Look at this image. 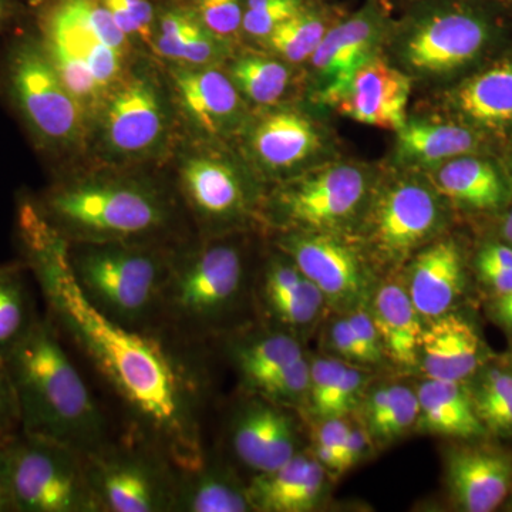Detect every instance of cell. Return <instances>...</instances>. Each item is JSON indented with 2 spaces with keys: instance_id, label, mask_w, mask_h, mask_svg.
Instances as JSON below:
<instances>
[{
  "instance_id": "obj_47",
  "label": "cell",
  "mask_w": 512,
  "mask_h": 512,
  "mask_svg": "<svg viewBox=\"0 0 512 512\" xmlns=\"http://www.w3.org/2000/svg\"><path fill=\"white\" fill-rule=\"evenodd\" d=\"M370 444H372V436H370L367 427L350 424L348 443H346L345 454H343V473H346L363 460Z\"/></svg>"
},
{
  "instance_id": "obj_10",
  "label": "cell",
  "mask_w": 512,
  "mask_h": 512,
  "mask_svg": "<svg viewBox=\"0 0 512 512\" xmlns=\"http://www.w3.org/2000/svg\"><path fill=\"white\" fill-rule=\"evenodd\" d=\"M404 23L403 59L427 76H443L480 56L493 22L467 0H413Z\"/></svg>"
},
{
  "instance_id": "obj_34",
  "label": "cell",
  "mask_w": 512,
  "mask_h": 512,
  "mask_svg": "<svg viewBox=\"0 0 512 512\" xmlns=\"http://www.w3.org/2000/svg\"><path fill=\"white\" fill-rule=\"evenodd\" d=\"M26 269L23 262L0 265V357L8 356L40 318Z\"/></svg>"
},
{
  "instance_id": "obj_28",
  "label": "cell",
  "mask_w": 512,
  "mask_h": 512,
  "mask_svg": "<svg viewBox=\"0 0 512 512\" xmlns=\"http://www.w3.org/2000/svg\"><path fill=\"white\" fill-rule=\"evenodd\" d=\"M429 183L443 197L473 210H497L507 200L500 171L471 154L429 168Z\"/></svg>"
},
{
  "instance_id": "obj_7",
  "label": "cell",
  "mask_w": 512,
  "mask_h": 512,
  "mask_svg": "<svg viewBox=\"0 0 512 512\" xmlns=\"http://www.w3.org/2000/svg\"><path fill=\"white\" fill-rule=\"evenodd\" d=\"M228 235L201 237L177 248L157 332L194 343L224 329L247 284L244 252Z\"/></svg>"
},
{
  "instance_id": "obj_17",
  "label": "cell",
  "mask_w": 512,
  "mask_h": 512,
  "mask_svg": "<svg viewBox=\"0 0 512 512\" xmlns=\"http://www.w3.org/2000/svg\"><path fill=\"white\" fill-rule=\"evenodd\" d=\"M386 29V3L382 0H369L362 9L343 16L329 29L309 59L322 80L320 103L332 106L357 67L376 55V46Z\"/></svg>"
},
{
  "instance_id": "obj_52",
  "label": "cell",
  "mask_w": 512,
  "mask_h": 512,
  "mask_svg": "<svg viewBox=\"0 0 512 512\" xmlns=\"http://www.w3.org/2000/svg\"><path fill=\"white\" fill-rule=\"evenodd\" d=\"M503 234L504 238L507 239L508 245L512 248V211L505 217Z\"/></svg>"
},
{
  "instance_id": "obj_21",
  "label": "cell",
  "mask_w": 512,
  "mask_h": 512,
  "mask_svg": "<svg viewBox=\"0 0 512 512\" xmlns=\"http://www.w3.org/2000/svg\"><path fill=\"white\" fill-rule=\"evenodd\" d=\"M323 146L319 127L293 109L269 111L256 121L248 136L256 168L269 177H284L311 163Z\"/></svg>"
},
{
  "instance_id": "obj_49",
  "label": "cell",
  "mask_w": 512,
  "mask_h": 512,
  "mask_svg": "<svg viewBox=\"0 0 512 512\" xmlns=\"http://www.w3.org/2000/svg\"><path fill=\"white\" fill-rule=\"evenodd\" d=\"M485 284L491 286L498 295L511 291L512 268H494V266H477Z\"/></svg>"
},
{
  "instance_id": "obj_22",
  "label": "cell",
  "mask_w": 512,
  "mask_h": 512,
  "mask_svg": "<svg viewBox=\"0 0 512 512\" xmlns=\"http://www.w3.org/2000/svg\"><path fill=\"white\" fill-rule=\"evenodd\" d=\"M256 298L266 318L275 328L298 332L311 326L325 308L326 299L296 268L288 256L278 251L266 262L256 286Z\"/></svg>"
},
{
  "instance_id": "obj_38",
  "label": "cell",
  "mask_w": 512,
  "mask_h": 512,
  "mask_svg": "<svg viewBox=\"0 0 512 512\" xmlns=\"http://www.w3.org/2000/svg\"><path fill=\"white\" fill-rule=\"evenodd\" d=\"M121 32L131 42L153 45L158 6L156 0H100Z\"/></svg>"
},
{
  "instance_id": "obj_33",
  "label": "cell",
  "mask_w": 512,
  "mask_h": 512,
  "mask_svg": "<svg viewBox=\"0 0 512 512\" xmlns=\"http://www.w3.org/2000/svg\"><path fill=\"white\" fill-rule=\"evenodd\" d=\"M343 10L326 0H308L292 18L285 20L266 39L265 45L289 63L311 59L323 37L338 20Z\"/></svg>"
},
{
  "instance_id": "obj_5",
  "label": "cell",
  "mask_w": 512,
  "mask_h": 512,
  "mask_svg": "<svg viewBox=\"0 0 512 512\" xmlns=\"http://www.w3.org/2000/svg\"><path fill=\"white\" fill-rule=\"evenodd\" d=\"M0 94L47 160L83 151L92 126L47 55L32 20L10 36L0 55Z\"/></svg>"
},
{
  "instance_id": "obj_39",
  "label": "cell",
  "mask_w": 512,
  "mask_h": 512,
  "mask_svg": "<svg viewBox=\"0 0 512 512\" xmlns=\"http://www.w3.org/2000/svg\"><path fill=\"white\" fill-rule=\"evenodd\" d=\"M306 3L308 0H245L242 35L264 42Z\"/></svg>"
},
{
  "instance_id": "obj_14",
  "label": "cell",
  "mask_w": 512,
  "mask_h": 512,
  "mask_svg": "<svg viewBox=\"0 0 512 512\" xmlns=\"http://www.w3.org/2000/svg\"><path fill=\"white\" fill-rule=\"evenodd\" d=\"M440 194L416 178L396 181L377 197L367 241L384 264L397 265L429 242L441 224Z\"/></svg>"
},
{
  "instance_id": "obj_6",
  "label": "cell",
  "mask_w": 512,
  "mask_h": 512,
  "mask_svg": "<svg viewBox=\"0 0 512 512\" xmlns=\"http://www.w3.org/2000/svg\"><path fill=\"white\" fill-rule=\"evenodd\" d=\"M178 247L67 242V261L87 303L137 332H157L161 301Z\"/></svg>"
},
{
  "instance_id": "obj_56",
  "label": "cell",
  "mask_w": 512,
  "mask_h": 512,
  "mask_svg": "<svg viewBox=\"0 0 512 512\" xmlns=\"http://www.w3.org/2000/svg\"><path fill=\"white\" fill-rule=\"evenodd\" d=\"M510 510L512 511V505H511V508H510Z\"/></svg>"
},
{
  "instance_id": "obj_44",
  "label": "cell",
  "mask_w": 512,
  "mask_h": 512,
  "mask_svg": "<svg viewBox=\"0 0 512 512\" xmlns=\"http://www.w3.org/2000/svg\"><path fill=\"white\" fill-rule=\"evenodd\" d=\"M349 430L350 423L345 420V417L322 420V424L316 431L315 441L332 450L339 457L340 464H342L346 443H348Z\"/></svg>"
},
{
  "instance_id": "obj_1",
  "label": "cell",
  "mask_w": 512,
  "mask_h": 512,
  "mask_svg": "<svg viewBox=\"0 0 512 512\" xmlns=\"http://www.w3.org/2000/svg\"><path fill=\"white\" fill-rule=\"evenodd\" d=\"M23 264L35 276L49 318L116 394L131 431L153 444L178 471L204 463L201 382L170 338L137 332L101 316L74 282L67 242L22 195L16 212Z\"/></svg>"
},
{
  "instance_id": "obj_54",
  "label": "cell",
  "mask_w": 512,
  "mask_h": 512,
  "mask_svg": "<svg viewBox=\"0 0 512 512\" xmlns=\"http://www.w3.org/2000/svg\"><path fill=\"white\" fill-rule=\"evenodd\" d=\"M383 3L390 2V0H382ZM404 2L410 3L413 2V0H404Z\"/></svg>"
},
{
  "instance_id": "obj_46",
  "label": "cell",
  "mask_w": 512,
  "mask_h": 512,
  "mask_svg": "<svg viewBox=\"0 0 512 512\" xmlns=\"http://www.w3.org/2000/svg\"><path fill=\"white\" fill-rule=\"evenodd\" d=\"M12 437L0 439V512H15L12 487V451H10Z\"/></svg>"
},
{
  "instance_id": "obj_12",
  "label": "cell",
  "mask_w": 512,
  "mask_h": 512,
  "mask_svg": "<svg viewBox=\"0 0 512 512\" xmlns=\"http://www.w3.org/2000/svg\"><path fill=\"white\" fill-rule=\"evenodd\" d=\"M178 200L201 237L244 228L258 212L259 198L244 171L211 148H192L178 167Z\"/></svg>"
},
{
  "instance_id": "obj_15",
  "label": "cell",
  "mask_w": 512,
  "mask_h": 512,
  "mask_svg": "<svg viewBox=\"0 0 512 512\" xmlns=\"http://www.w3.org/2000/svg\"><path fill=\"white\" fill-rule=\"evenodd\" d=\"M231 357L248 393L286 407L308 403L311 362L292 333L272 328L237 340Z\"/></svg>"
},
{
  "instance_id": "obj_50",
  "label": "cell",
  "mask_w": 512,
  "mask_h": 512,
  "mask_svg": "<svg viewBox=\"0 0 512 512\" xmlns=\"http://www.w3.org/2000/svg\"><path fill=\"white\" fill-rule=\"evenodd\" d=\"M23 0H0V35L28 15Z\"/></svg>"
},
{
  "instance_id": "obj_13",
  "label": "cell",
  "mask_w": 512,
  "mask_h": 512,
  "mask_svg": "<svg viewBox=\"0 0 512 512\" xmlns=\"http://www.w3.org/2000/svg\"><path fill=\"white\" fill-rule=\"evenodd\" d=\"M367 190L369 178L363 168L326 165L285 181L266 211L285 229L335 232L355 217Z\"/></svg>"
},
{
  "instance_id": "obj_20",
  "label": "cell",
  "mask_w": 512,
  "mask_h": 512,
  "mask_svg": "<svg viewBox=\"0 0 512 512\" xmlns=\"http://www.w3.org/2000/svg\"><path fill=\"white\" fill-rule=\"evenodd\" d=\"M410 90L409 76L375 55L357 67L332 107L357 123L399 131L407 121Z\"/></svg>"
},
{
  "instance_id": "obj_41",
  "label": "cell",
  "mask_w": 512,
  "mask_h": 512,
  "mask_svg": "<svg viewBox=\"0 0 512 512\" xmlns=\"http://www.w3.org/2000/svg\"><path fill=\"white\" fill-rule=\"evenodd\" d=\"M353 336H355L363 365H375L382 360L384 355L382 340L377 332L372 313L367 311L365 306H357L346 316Z\"/></svg>"
},
{
  "instance_id": "obj_30",
  "label": "cell",
  "mask_w": 512,
  "mask_h": 512,
  "mask_svg": "<svg viewBox=\"0 0 512 512\" xmlns=\"http://www.w3.org/2000/svg\"><path fill=\"white\" fill-rule=\"evenodd\" d=\"M370 313L382 340L384 355L397 365H414L419 359L424 326L407 289L396 282L380 286L373 296Z\"/></svg>"
},
{
  "instance_id": "obj_42",
  "label": "cell",
  "mask_w": 512,
  "mask_h": 512,
  "mask_svg": "<svg viewBox=\"0 0 512 512\" xmlns=\"http://www.w3.org/2000/svg\"><path fill=\"white\" fill-rule=\"evenodd\" d=\"M19 431L20 413L15 387L5 359L0 357V439H6Z\"/></svg>"
},
{
  "instance_id": "obj_27",
  "label": "cell",
  "mask_w": 512,
  "mask_h": 512,
  "mask_svg": "<svg viewBox=\"0 0 512 512\" xmlns=\"http://www.w3.org/2000/svg\"><path fill=\"white\" fill-rule=\"evenodd\" d=\"M450 100L473 127L488 131L512 127V57L468 77L453 90Z\"/></svg>"
},
{
  "instance_id": "obj_53",
  "label": "cell",
  "mask_w": 512,
  "mask_h": 512,
  "mask_svg": "<svg viewBox=\"0 0 512 512\" xmlns=\"http://www.w3.org/2000/svg\"><path fill=\"white\" fill-rule=\"evenodd\" d=\"M505 326V328L512 329V312L505 313V315L497 318Z\"/></svg>"
},
{
  "instance_id": "obj_23",
  "label": "cell",
  "mask_w": 512,
  "mask_h": 512,
  "mask_svg": "<svg viewBox=\"0 0 512 512\" xmlns=\"http://www.w3.org/2000/svg\"><path fill=\"white\" fill-rule=\"evenodd\" d=\"M447 484L461 510H497L510 494L512 458L488 448H456L447 457Z\"/></svg>"
},
{
  "instance_id": "obj_37",
  "label": "cell",
  "mask_w": 512,
  "mask_h": 512,
  "mask_svg": "<svg viewBox=\"0 0 512 512\" xmlns=\"http://www.w3.org/2000/svg\"><path fill=\"white\" fill-rule=\"evenodd\" d=\"M420 404L417 393L409 387L392 386L389 403L375 423L367 427L372 440L387 444L399 439L416 426Z\"/></svg>"
},
{
  "instance_id": "obj_40",
  "label": "cell",
  "mask_w": 512,
  "mask_h": 512,
  "mask_svg": "<svg viewBox=\"0 0 512 512\" xmlns=\"http://www.w3.org/2000/svg\"><path fill=\"white\" fill-rule=\"evenodd\" d=\"M198 20L215 36L234 42L242 36L245 0H185Z\"/></svg>"
},
{
  "instance_id": "obj_18",
  "label": "cell",
  "mask_w": 512,
  "mask_h": 512,
  "mask_svg": "<svg viewBox=\"0 0 512 512\" xmlns=\"http://www.w3.org/2000/svg\"><path fill=\"white\" fill-rule=\"evenodd\" d=\"M229 443L242 466L271 473L299 453V434L289 407L249 393L229 421Z\"/></svg>"
},
{
  "instance_id": "obj_24",
  "label": "cell",
  "mask_w": 512,
  "mask_h": 512,
  "mask_svg": "<svg viewBox=\"0 0 512 512\" xmlns=\"http://www.w3.org/2000/svg\"><path fill=\"white\" fill-rule=\"evenodd\" d=\"M466 275L456 242H434L414 256L407 292L421 318L436 319L463 295Z\"/></svg>"
},
{
  "instance_id": "obj_57",
  "label": "cell",
  "mask_w": 512,
  "mask_h": 512,
  "mask_svg": "<svg viewBox=\"0 0 512 512\" xmlns=\"http://www.w3.org/2000/svg\"><path fill=\"white\" fill-rule=\"evenodd\" d=\"M13 436H15V434H13ZM10 437H12V436H10Z\"/></svg>"
},
{
  "instance_id": "obj_32",
  "label": "cell",
  "mask_w": 512,
  "mask_h": 512,
  "mask_svg": "<svg viewBox=\"0 0 512 512\" xmlns=\"http://www.w3.org/2000/svg\"><path fill=\"white\" fill-rule=\"evenodd\" d=\"M416 393L420 404L417 427L421 430L458 439H471L485 433L473 397L461 382L427 379Z\"/></svg>"
},
{
  "instance_id": "obj_16",
  "label": "cell",
  "mask_w": 512,
  "mask_h": 512,
  "mask_svg": "<svg viewBox=\"0 0 512 512\" xmlns=\"http://www.w3.org/2000/svg\"><path fill=\"white\" fill-rule=\"evenodd\" d=\"M276 248L318 286L333 308L350 312L362 306L370 289L369 272L355 249L333 232L285 229Z\"/></svg>"
},
{
  "instance_id": "obj_55",
  "label": "cell",
  "mask_w": 512,
  "mask_h": 512,
  "mask_svg": "<svg viewBox=\"0 0 512 512\" xmlns=\"http://www.w3.org/2000/svg\"><path fill=\"white\" fill-rule=\"evenodd\" d=\"M156 2H167V0H156Z\"/></svg>"
},
{
  "instance_id": "obj_4",
  "label": "cell",
  "mask_w": 512,
  "mask_h": 512,
  "mask_svg": "<svg viewBox=\"0 0 512 512\" xmlns=\"http://www.w3.org/2000/svg\"><path fill=\"white\" fill-rule=\"evenodd\" d=\"M29 18L94 130L104 101L133 69L134 43L100 0H36Z\"/></svg>"
},
{
  "instance_id": "obj_26",
  "label": "cell",
  "mask_w": 512,
  "mask_h": 512,
  "mask_svg": "<svg viewBox=\"0 0 512 512\" xmlns=\"http://www.w3.org/2000/svg\"><path fill=\"white\" fill-rule=\"evenodd\" d=\"M419 357L427 379L463 382L481 365L483 345L470 322L444 313L424 328Z\"/></svg>"
},
{
  "instance_id": "obj_8",
  "label": "cell",
  "mask_w": 512,
  "mask_h": 512,
  "mask_svg": "<svg viewBox=\"0 0 512 512\" xmlns=\"http://www.w3.org/2000/svg\"><path fill=\"white\" fill-rule=\"evenodd\" d=\"M99 512H174L178 470L158 448L131 431L84 456Z\"/></svg>"
},
{
  "instance_id": "obj_2",
  "label": "cell",
  "mask_w": 512,
  "mask_h": 512,
  "mask_svg": "<svg viewBox=\"0 0 512 512\" xmlns=\"http://www.w3.org/2000/svg\"><path fill=\"white\" fill-rule=\"evenodd\" d=\"M36 210L66 242L180 247L181 202L163 185L123 168L67 174L39 195Z\"/></svg>"
},
{
  "instance_id": "obj_31",
  "label": "cell",
  "mask_w": 512,
  "mask_h": 512,
  "mask_svg": "<svg viewBox=\"0 0 512 512\" xmlns=\"http://www.w3.org/2000/svg\"><path fill=\"white\" fill-rule=\"evenodd\" d=\"M480 137L473 128L451 121L412 120L397 131V157L403 164L436 167L477 150Z\"/></svg>"
},
{
  "instance_id": "obj_29",
  "label": "cell",
  "mask_w": 512,
  "mask_h": 512,
  "mask_svg": "<svg viewBox=\"0 0 512 512\" xmlns=\"http://www.w3.org/2000/svg\"><path fill=\"white\" fill-rule=\"evenodd\" d=\"M174 512H254L247 484L231 468L205 458L200 467L178 471Z\"/></svg>"
},
{
  "instance_id": "obj_25",
  "label": "cell",
  "mask_w": 512,
  "mask_h": 512,
  "mask_svg": "<svg viewBox=\"0 0 512 512\" xmlns=\"http://www.w3.org/2000/svg\"><path fill=\"white\" fill-rule=\"evenodd\" d=\"M326 468L312 454H295L271 473L256 474L247 484L254 512H309L325 493Z\"/></svg>"
},
{
  "instance_id": "obj_11",
  "label": "cell",
  "mask_w": 512,
  "mask_h": 512,
  "mask_svg": "<svg viewBox=\"0 0 512 512\" xmlns=\"http://www.w3.org/2000/svg\"><path fill=\"white\" fill-rule=\"evenodd\" d=\"M10 451L15 512H99L84 454L22 431Z\"/></svg>"
},
{
  "instance_id": "obj_9",
  "label": "cell",
  "mask_w": 512,
  "mask_h": 512,
  "mask_svg": "<svg viewBox=\"0 0 512 512\" xmlns=\"http://www.w3.org/2000/svg\"><path fill=\"white\" fill-rule=\"evenodd\" d=\"M171 131L170 103L157 77L131 69L104 101L93 133L106 160L133 164L163 154Z\"/></svg>"
},
{
  "instance_id": "obj_48",
  "label": "cell",
  "mask_w": 512,
  "mask_h": 512,
  "mask_svg": "<svg viewBox=\"0 0 512 512\" xmlns=\"http://www.w3.org/2000/svg\"><path fill=\"white\" fill-rule=\"evenodd\" d=\"M477 266L512 268V248L510 245H488L478 255Z\"/></svg>"
},
{
  "instance_id": "obj_51",
  "label": "cell",
  "mask_w": 512,
  "mask_h": 512,
  "mask_svg": "<svg viewBox=\"0 0 512 512\" xmlns=\"http://www.w3.org/2000/svg\"><path fill=\"white\" fill-rule=\"evenodd\" d=\"M494 312L497 318L505 315V313L512 312V289L511 291L503 293V295H498V301L495 302Z\"/></svg>"
},
{
  "instance_id": "obj_19",
  "label": "cell",
  "mask_w": 512,
  "mask_h": 512,
  "mask_svg": "<svg viewBox=\"0 0 512 512\" xmlns=\"http://www.w3.org/2000/svg\"><path fill=\"white\" fill-rule=\"evenodd\" d=\"M168 76L175 106L202 136L224 138L244 126L247 101L228 73L217 66L174 64Z\"/></svg>"
},
{
  "instance_id": "obj_36",
  "label": "cell",
  "mask_w": 512,
  "mask_h": 512,
  "mask_svg": "<svg viewBox=\"0 0 512 512\" xmlns=\"http://www.w3.org/2000/svg\"><path fill=\"white\" fill-rule=\"evenodd\" d=\"M366 377L356 367L336 359L332 373L318 402L311 406L319 420L345 417L359 403Z\"/></svg>"
},
{
  "instance_id": "obj_35",
  "label": "cell",
  "mask_w": 512,
  "mask_h": 512,
  "mask_svg": "<svg viewBox=\"0 0 512 512\" xmlns=\"http://www.w3.org/2000/svg\"><path fill=\"white\" fill-rule=\"evenodd\" d=\"M228 74L244 100L258 107L275 106L291 86V70L271 56L255 53L239 56Z\"/></svg>"
},
{
  "instance_id": "obj_43",
  "label": "cell",
  "mask_w": 512,
  "mask_h": 512,
  "mask_svg": "<svg viewBox=\"0 0 512 512\" xmlns=\"http://www.w3.org/2000/svg\"><path fill=\"white\" fill-rule=\"evenodd\" d=\"M477 414L485 429L497 434L512 433V392L497 402L477 407Z\"/></svg>"
},
{
  "instance_id": "obj_45",
  "label": "cell",
  "mask_w": 512,
  "mask_h": 512,
  "mask_svg": "<svg viewBox=\"0 0 512 512\" xmlns=\"http://www.w3.org/2000/svg\"><path fill=\"white\" fill-rule=\"evenodd\" d=\"M329 338L332 349L340 357L349 360V362L363 365L362 355H360L359 346H357L355 336H353L352 329H350L348 319L335 320L332 329H330Z\"/></svg>"
},
{
  "instance_id": "obj_3",
  "label": "cell",
  "mask_w": 512,
  "mask_h": 512,
  "mask_svg": "<svg viewBox=\"0 0 512 512\" xmlns=\"http://www.w3.org/2000/svg\"><path fill=\"white\" fill-rule=\"evenodd\" d=\"M3 359L15 387L22 433L57 441L84 456L110 441L106 416L49 316L39 318Z\"/></svg>"
}]
</instances>
